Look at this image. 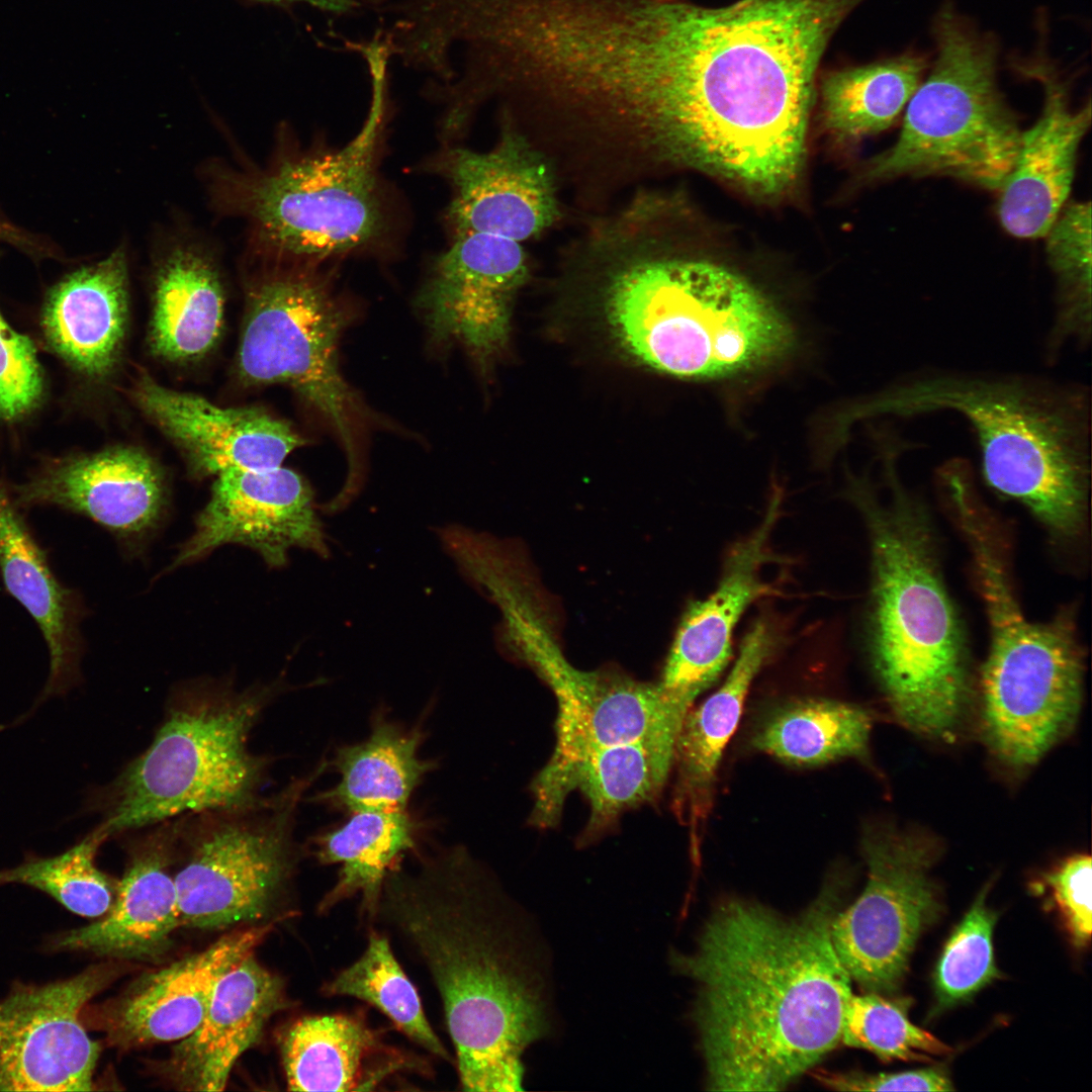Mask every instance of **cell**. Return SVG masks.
Instances as JSON below:
<instances>
[{
	"instance_id": "cb8c5ba5",
	"label": "cell",
	"mask_w": 1092,
	"mask_h": 1092,
	"mask_svg": "<svg viewBox=\"0 0 1092 1092\" xmlns=\"http://www.w3.org/2000/svg\"><path fill=\"white\" fill-rule=\"evenodd\" d=\"M17 503L56 506L83 515L120 539L138 540L159 525L166 507L164 476L133 447H115L52 464L17 488Z\"/></svg>"
},
{
	"instance_id": "3957f363",
	"label": "cell",
	"mask_w": 1092,
	"mask_h": 1092,
	"mask_svg": "<svg viewBox=\"0 0 1092 1092\" xmlns=\"http://www.w3.org/2000/svg\"><path fill=\"white\" fill-rule=\"evenodd\" d=\"M510 914L462 846L395 866L377 905L437 988L466 1091L523 1090L522 1055L550 1028L543 977Z\"/></svg>"
},
{
	"instance_id": "e575fe53",
	"label": "cell",
	"mask_w": 1092,
	"mask_h": 1092,
	"mask_svg": "<svg viewBox=\"0 0 1092 1092\" xmlns=\"http://www.w3.org/2000/svg\"><path fill=\"white\" fill-rule=\"evenodd\" d=\"M873 718L863 708L827 699L794 702L774 712L751 744L784 762L815 766L868 753Z\"/></svg>"
},
{
	"instance_id": "ee69618b",
	"label": "cell",
	"mask_w": 1092,
	"mask_h": 1092,
	"mask_svg": "<svg viewBox=\"0 0 1092 1092\" xmlns=\"http://www.w3.org/2000/svg\"><path fill=\"white\" fill-rule=\"evenodd\" d=\"M0 244L20 251L34 261L44 259L63 260L64 254L46 237L31 233L11 221L0 210Z\"/></svg>"
},
{
	"instance_id": "f6af8a7d",
	"label": "cell",
	"mask_w": 1092,
	"mask_h": 1092,
	"mask_svg": "<svg viewBox=\"0 0 1092 1092\" xmlns=\"http://www.w3.org/2000/svg\"><path fill=\"white\" fill-rule=\"evenodd\" d=\"M270 3H304L332 13H345L358 6L356 0H258Z\"/></svg>"
},
{
	"instance_id": "f546056e",
	"label": "cell",
	"mask_w": 1092,
	"mask_h": 1092,
	"mask_svg": "<svg viewBox=\"0 0 1092 1092\" xmlns=\"http://www.w3.org/2000/svg\"><path fill=\"white\" fill-rule=\"evenodd\" d=\"M281 1053L289 1090H371L392 1070L376 1032L351 1015L300 1018L285 1031Z\"/></svg>"
},
{
	"instance_id": "4fadbf2b",
	"label": "cell",
	"mask_w": 1092,
	"mask_h": 1092,
	"mask_svg": "<svg viewBox=\"0 0 1092 1092\" xmlns=\"http://www.w3.org/2000/svg\"><path fill=\"white\" fill-rule=\"evenodd\" d=\"M381 103L358 135L338 150L282 163L253 183L248 208L265 244L315 263L371 249L388 232L387 202L376 167Z\"/></svg>"
},
{
	"instance_id": "ac0fdd59",
	"label": "cell",
	"mask_w": 1092,
	"mask_h": 1092,
	"mask_svg": "<svg viewBox=\"0 0 1092 1092\" xmlns=\"http://www.w3.org/2000/svg\"><path fill=\"white\" fill-rule=\"evenodd\" d=\"M418 297L433 338L485 358L506 342L513 299L525 283L523 243L488 233L453 234Z\"/></svg>"
},
{
	"instance_id": "2e32d148",
	"label": "cell",
	"mask_w": 1092,
	"mask_h": 1092,
	"mask_svg": "<svg viewBox=\"0 0 1092 1092\" xmlns=\"http://www.w3.org/2000/svg\"><path fill=\"white\" fill-rule=\"evenodd\" d=\"M433 170L452 188L453 234L488 233L524 244L559 217L550 162L511 125L486 152L447 147Z\"/></svg>"
},
{
	"instance_id": "ffe728a7",
	"label": "cell",
	"mask_w": 1092,
	"mask_h": 1092,
	"mask_svg": "<svg viewBox=\"0 0 1092 1092\" xmlns=\"http://www.w3.org/2000/svg\"><path fill=\"white\" fill-rule=\"evenodd\" d=\"M779 514L777 495L759 525L729 552L715 590L690 606L680 621L659 684L687 710L729 663L732 634L746 609L778 593L762 570L774 558L769 540Z\"/></svg>"
},
{
	"instance_id": "7c38bea8",
	"label": "cell",
	"mask_w": 1092,
	"mask_h": 1092,
	"mask_svg": "<svg viewBox=\"0 0 1092 1092\" xmlns=\"http://www.w3.org/2000/svg\"><path fill=\"white\" fill-rule=\"evenodd\" d=\"M326 767L323 761L254 807L181 818L188 853L174 876L180 926L221 929L274 913L295 867L297 805Z\"/></svg>"
},
{
	"instance_id": "4316f807",
	"label": "cell",
	"mask_w": 1092,
	"mask_h": 1092,
	"mask_svg": "<svg viewBox=\"0 0 1092 1092\" xmlns=\"http://www.w3.org/2000/svg\"><path fill=\"white\" fill-rule=\"evenodd\" d=\"M128 320L127 265L121 249L67 273L48 292L41 328L49 346L82 374L116 364Z\"/></svg>"
},
{
	"instance_id": "9a60e30c",
	"label": "cell",
	"mask_w": 1092,
	"mask_h": 1092,
	"mask_svg": "<svg viewBox=\"0 0 1092 1092\" xmlns=\"http://www.w3.org/2000/svg\"><path fill=\"white\" fill-rule=\"evenodd\" d=\"M116 973L102 964L68 979L11 987L0 999V1091L92 1090L100 1048L81 1015Z\"/></svg>"
},
{
	"instance_id": "7bdbcfd3",
	"label": "cell",
	"mask_w": 1092,
	"mask_h": 1092,
	"mask_svg": "<svg viewBox=\"0 0 1092 1092\" xmlns=\"http://www.w3.org/2000/svg\"><path fill=\"white\" fill-rule=\"evenodd\" d=\"M820 1081L841 1091H949L952 1083L940 1068H926L898 1073L818 1075Z\"/></svg>"
},
{
	"instance_id": "60d3db41",
	"label": "cell",
	"mask_w": 1092,
	"mask_h": 1092,
	"mask_svg": "<svg viewBox=\"0 0 1092 1092\" xmlns=\"http://www.w3.org/2000/svg\"><path fill=\"white\" fill-rule=\"evenodd\" d=\"M43 393V377L31 340L14 331L0 311V418L30 413Z\"/></svg>"
},
{
	"instance_id": "7402d4cb",
	"label": "cell",
	"mask_w": 1092,
	"mask_h": 1092,
	"mask_svg": "<svg viewBox=\"0 0 1092 1092\" xmlns=\"http://www.w3.org/2000/svg\"><path fill=\"white\" fill-rule=\"evenodd\" d=\"M128 847V858L110 909L96 922L58 933L55 951L149 960L162 954L180 926L178 896L170 868L181 818L150 826Z\"/></svg>"
},
{
	"instance_id": "e0dca14e",
	"label": "cell",
	"mask_w": 1092,
	"mask_h": 1092,
	"mask_svg": "<svg viewBox=\"0 0 1092 1092\" xmlns=\"http://www.w3.org/2000/svg\"><path fill=\"white\" fill-rule=\"evenodd\" d=\"M230 543L256 550L272 567L284 566L293 547L329 555L309 485L282 465L218 474L208 503L196 518L194 533L170 568L196 561Z\"/></svg>"
},
{
	"instance_id": "ab89813d",
	"label": "cell",
	"mask_w": 1092,
	"mask_h": 1092,
	"mask_svg": "<svg viewBox=\"0 0 1092 1092\" xmlns=\"http://www.w3.org/2000/svg\"><path fill=\"white\" fill-rule=\"evenodd\" d=\"M990 884L949 936L934 973L939 1010L971 997L998 977L993 950L996 914L986 905Z\"/></svg>"
},
{
	"instance_id": "6da1fadb",
	"label": "cell",
	"mask_w": 1092,
	"mask_h": 1092,
	"mask_svg": "<svg viewBox=\"0 0 1092 1092\" xmlns=\"http://www.w3.org/2000/svg\"><path fill=\"white\" fill-rule=\"evenodd\" d=\"M860 1L587 0L564 78L590 129L777 196L804 164L823 53Z\"/></svg>"
},
{
	"instance_id": "ba28073f",
	"label": "cell",
	"mask_w": 1092,
	"mask_h": 1092,
	"mask_svg": "<svg viewBox=\"0 0 1092 1092\" xmlns=\"http://www.w3.org/2000/svg\"><path fill=\"white\" fill-rule=\"evenodd\" d=\"M972 565L989 623L980 679L983 737L1001 763L1022 770L1068 734L1080 712L1084 653L1075 615L1065 610L1030 620L1000 551L982 552Z\"/></svg>"
},
{
	"instance_id": "1f68e13d",
	"label": "cell",
	"mask_w": 1092,
	"mask_h": 1092,
	"mask_svg": "<svg viewBox=\"0 0 1092 1092\" xmlns=\"http://www.w3.org/2000/svg\"><path fill=\"white\" fill-rule=\"evenodd\" d=\"M223 308L214 266L197 252L176 249L156 274L149 336L154 354L176 362L203 357L219 339Z\"/></svg>"
},
{
	"instance_id": "d6986e66",
	"label": "cell",
	"mask_w": 1092,
	"mask_h": 1092,
	"mask_svg": "<svg viewBox=\"0 0 1092 1092\" xmlns=\"http://www.w3.org/2000/svg\"><path fill=\"white\" fill-rule=\"evenodd\" d=\"M271 924L232 931L204 950L145 975L122 995L82 1011L107 1041L129 1049L181 1040L200 1024L222 975L265 938Z\"/></svg>"
},
{
	"instance_id": "277c9868",
	"label": "cell",
	"mask_w": 1092,
	"mask_h": 1092,
	"mask_svg": "<svg viewBox=\"0 0 1092 1092\" xmlns=\"http://www.w3.org/2000/svg\"><path fill=\"white\" fill-rule=\"evenodd\" d=\"M663 201L640 194L576 251L604 274V307L622 347L654 370L694 379L737 375L783 355L791 327L760 290L723 266L663 252Z\"/></svg>"
},
{
	"instance_id": "30bf717a",
	"label": "cell",
	"mask_w": 1092,
	"mask_h": 1092,
	"mask_svg": "<svg viewBox=\"0 0 1092 1092\" xmlns=\"http://www.w3.org/2000/svg\"><path fill=\"white\" fill-rule=\"evenodd\" d=\"M503 637L547 682L557 703L556 742L532 784L530 821L558 822L578 765L595 751L654 735L677 738L689 713L658 682L615 669L582 670L564 656L538 594L522 592L500 605Z\"/></svg>"
},
{
	"instance_id": "9c48e42d",
	"label": "cell",
	"mask_w": 1092,
	"mask_h": 1092,
	"mask_svg": "<svg viewBox=\"0 0 1092 1092\" xmlns=\"http://www.w3.org/2000/svg\"><path fill=\"white\" fill-rule=\"evenodd\" d=\"M933 32L934 66L909 99L897 141L866 177L944 176L999 191L1022 130L997 86L995 43L949 6Z\"/></svg>"
},
{
	"instance_id": "836d02e7",
	"label": "cell",
	"mask_w": 1092,
	"mask_h": 1092,
	"mask_svg": "<svg viewBox=\"0 0 1092 1092\" xmlns=\"http://www.w3.org/2000/svg\"><path fill=\"white\" fill-rule=\"evenodd\" d=\"M925 68L923 57L906 54L829 74L821 86L824 126L845 142L884 131L908 103Z\"/></svg>"
},
{
	"instance_id": "484cf974",
	"label": "cell",
	"mask_w": 1092,
	"mask_h": 1092,
	"mask_svg": "<svg viewBox=\"0 0 1092 1092\" xmlns=\"http://www.w3.org/2000/svg\"><path fill=\"white\" fill-rule=\"evenodd\" d=\"M777 641L776 631L767 621H755L742 639L724 682L705 702L689 711L678 732L672 808L690 829L696 866L702 832L712 807L718 765L740 721L749 688L772 654Z\"/></svg>"
},
{
	"instance_id": "f35d334b",
	"label": "cell",
	"mask_w": 1092,
	"mask_h": 1092,
	"mask_svg": "<svg viewBox=\"0 0 1092 1092\" xmlns=\"http://www.w3.org/2000/svg\"><path fill=\"white\" fill-rule=\"evenodd\" d=\"M840 1040L870 1051L883 1061H928V1055L951 1052L944 1042L910 1022L905 1003L874 992L850 996Z\"/></svg>"
},
{
	"instance_id": "d6a6232c",
	"label": "cell",
	"mask_w": 1092,
	"mask_h": 1092,
	"mask_svg": "<svg viewBox=\"0 0 1092 1092\" xmlns=\"http://www.w3.org/2000/svg\"><path fill=\"white\" fill-rule=\"evenodd\" d=\"M675 742L673 736L654 735L614 744L578 765L571 791L579 789L590 809L582 841L598 837L624 812L660 795L673 768Z\"/></svg>"
},
{
	"instance_id": "603a6c76",
	"label": "cell",
	"mask_w": 1092,
	"mask_h": 1092,
	"mask_svg": "<svg viewBox=\"0 0 1092 1092\" xmlns=\"http://www.w3.org/2000/svg\"><path fill=\"white\" fill-rule=\"evenodd\" d=\"M132 397L186 455L198 475L230 469H267L304 441L285 422L252 407H221L202 396L165 387L147 374Z\"/></svg>"
},
{
	"instance_id": "b9f144b4",
	"label": "cell",
	"mask_w": 1092,
	"mask_h": 1092,
	"mask_svg": "<svg viewBox=\"0 0 1092 1092\" xmlns=\"http://www.w3.org/2000/svg\"><path fill=\"white\" fill-rule=\"evenodd\" d=\"M1091 857L1079 853L1063 860L1044 878L1073 940L1080 946L1091 937Z\"/></svg>"
},
{
	"instance_id": "44dd1931",
	"label": "cell",
	"mask_w": 1092,
	"mask_h": 1092,
	"mask_svg": "<svg viewBox=\"0 0 1092 1092\" xmlns=\"http://www.w3.org/2000/svg\"><path fill=\"white\" fill-rule=\"evenodd\" d=\"M1022 73L1042 84L1041 114L1021 131L1013 167L999 189L998 217L1017 238L1044 237L1069 197L1080 144L1091 124L1090 100L1079 109L1070 105L1067 83L1041 61Z\"/></svg>"
},
{
	"instance_id": "5bb4252c",
	"label": "cell",
	"mask_w": 1092,
	"mask_h": 1092,
	"mask_svg": "<svg viewBox=\"0 0 1092 1092\" xmlns=\"http://www.w3.org/2000/svg\"><path fill=\"white\" fill-rule=\"evenodd\" d=\"M861 850L866 887L837 913L831 937L850 979L869 992L889 993L897 989L918 937L939 912L930 878L938 849L921 834L879 826L864 831Z\"/></svg>"
},
{
	"instance_id": "7a4b0ae2",
	"label": "cell",
	"mask_w": 1092,
	"mask_h": 1092,
	"mask_svg": "<svg viewBox=\"0 0 1092 1092\" xmlns=\"http://www.w3.org/2000/svg\"><path fill=\"white\" fill-rule=\"evenodd\" d=\"M841 877L785 917L749 900L720 902L696 946L673 964L697 984L694 1019L711 1090L775 1091L840 1041L850 977L833 946Z\"/></svg>"
},
{
	"instance_id": "8992f818",
	"label": "cell",
	"mask_w": 1092,
	"mask_h": 1092,
	"mask_svg": "<svg viewBox=\"0 0 1092 1092\" xmlns=\"http://www.w3.org/2000/svg\"><path fill=\"white\" fill-rule=\"evenodd\" d=\"M897 455L888 451L884 458L885 495L866 482L852 492L871 542L873 663L896 719L920 735L948 740L970 696L967 640L928 513L901 480Z\"/></svg>"
},
{
	"instance_id": "5b68a950",
	"label": "cell",
	"mask_w": 1092,
	"mask_h": 1092,
	"mask_svg": "<svg viewBox=\"0 0 1092 1092\" xmlns=\"http://www.w3.org/2000/svg\"><path fill=\"white\" fill-rule=\"evenodd\" d=\"M1081 384L1017 374L931 371L872 396L856 417L961 415L997 493L1024 506L1052 538L1076 542L1088 528L1091 401Z\"/></svg>"
},
{
	"instance_id": "d590c367",
	"label": "cell",
	"mask_w": 1092,
	"mask_h": 1092,
	"mask_svg": "<svg viewBox=\"0 0 1092 1092\" xmlns=\"http://www.w3.org/2000/svg\"><path fill=\"white\" fill-rule=\"evenodd\" d=\"M1044 237L1057 294L1046 340V357L1052 361L1065 344L1085 348L1091 340V203L1065 205Z\"/></svg>"
},
{
	"instance_id": "8d00e7d4",
	"label": "cell",
	"mask_w": 1092,
	"mask_h": 1092,
	"mask_svg": "<svg viewBox=\"0 0 1092 1092\" xmlns=\"http://www.w3.org/2000/svg\"><path fill=\"white\" fill-rule=\"evenodd\" d=\"M323 990L325 995L354 997L373 1005L415 1043L451 1061L425 1015L416 987L395 959L388 938L378 931H370L364 952Z\"/></svg>"
},
{
	"instance_id": "74e56055",
	"label": "cell",
	"mask_w": 1092,
	"mask_h": 1092,
	"mask_svg": "<svg viewBox=\"0 0 1092 1092\" xmlns=\"http://www.w3.org/2000/svg\"><path fill=\"white\" fill-rule=\"evenodd\" d=\"M104 837L95 829L79 843L54 856H30L0 871V886L20 884L39 890L66 909L87 918H100L114 895L106 875L95 863Z\"/></svg>"
},
{
	"instance_id": "f1b7e54d",
	"label": "cell",
	"mask_w": 1092,
	"mask_h": 1092,
	"mask_svg": "<svg viewBox=\"0 0 1092 1092\" xmlns=\"http://www.w3.org/2000/svg\"><path fill=\"white\" fill-rule=\"evenodd\" d=\"M425 732L378 712L362 741L340 746L332 759L339 781L313 801L348 814L407 809L425 777L436 767L419 749Z\"/></svg>"
},
{
	"instance_id": "52a82bcc",
	"label": "cell",
	"mask_w": 1092,
	"mask_h": 1092,
	"mask_svg": "<svg viewBox=\"0 0 1092 1092\" xmlns=\"http://www.w3.org/2000/svg\"><path fill=\"white\" fill-rule=\"evenodd\" d=\"M275 690L180 689L149 747L100 793L97 831L107 840L176 817L260 804L269 759L253 753L249 739Z\"/></svg>"
},
{
	"instance_id": "8fae6325",
	"label": "cell",
	"mask_w": 1092,
	"mask_h": 1092,
	"mask_svg": "<svg viewBox=\"0 0 1092 1092\" xmlns=\"http://www.w3.org/2000/svg\"><path fill=\"white\" fill-rule=\"evenodd\" d=\"M349 317L331 276L309 266L270 275L250 293L238 370L252 384H288L320 413L347 454L345 487L356 489L365 411L338 356Z\"/></svg>"
},
{
	"instance_id": "d4e9b609",
	"label": "cell",
	"mask_w": 1092,
	"mask_h": 1092,
	"mask_svg": "<svg viewBox=\"0 0 1092 1092\" xmlns=\"http://www.w3.org/2000/svg\"><path fill=\"white\" fill-rule=\"evenodd\" d=\"M287 1005L281 978L250 952L222 975L202 1021L174 1046L164 1073L180 1089L223 1090L238 1059Z\"/></svg>"
},
{
	"instance_id": "83f0119b",
	"label": "cell",
	"mask_w": 1092,
	"mask_h": 1092,
	"mask_svg": "<svg viewBox=\"0 0 1092 1092\" xmlns=\"http://www.w3.org/2000/svg\"><path fill=\"white\" fill-rule=\"evenodd\" d=\"M0 571L6 589L37 623L50 674L42 698L64 693L78 674L80 639L72 592L55 577L17 505L0 484Z\"/></svg>"
},
{
	"instance_id": "4dcf8cb0",
	"label": "cell",
	"mask_w": 1092,
	"mask_h": 1092,
	"mask_svg": "<svg viewBox=\"0 0 1092 1092\" xmlns=\"http://www.w3.org/2000/svg\"><path fill=\"white\" fill-rule=\"evenodd\" d=\"M420 828L407 809L358 811L316 834L310 840L312 855L323 864L340 866L321 910L359 895L364 913L375 917L384 880L400 857L417 849Z\"/></svg>"
}]
</instances>
